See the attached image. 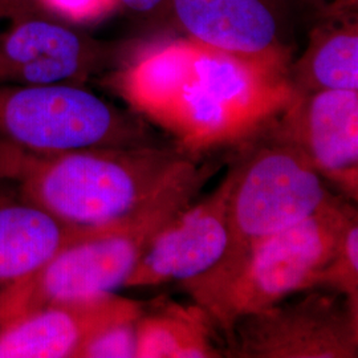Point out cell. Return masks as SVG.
Here are the masks:
<instances>
[{
  "mask_svg": "<svg viewBox=\"0 0 358 358\" xmlns=\"http://www.w3.org/2000/svg\"><path fill=\"white\" fill-rule=\"evenodd\" d=\"M195 162L155 143L43 152L0 138V183L78 226L131 217Z\"/></svg>",
  "mask_w": 358,
  "mask_h": 358,
  "instance_id": "6da1fadb",
  "label": "cell"
},
{
  "mask_svg": "<svg viewBox=\"0 0 358 358\" xmlns=\"http://www.w3.org/2000/svg\"><path fill=\"white\" fill-rule=\"evenodd\" d=\"M217 170L215 162H195L112 230L65 248L0 292V332L52 303L122 288L157 234L192 205Z\"/></svg>",
  "mask_w": 358,
  "mask_h": 358,
  "instance_id": "7a4b0ae2",
  "label": "cell"
},
{
  "mask_svg": "<svg viewBox=\"0 0 358 358\" xmlns=\"http://www.w3.org/2000/svg\"><path fill=\"white\" fill-rule=\"evenodd\" d=\"M250 140L252 146L234 164L226 254L215 268L180 284L195 303L229 280L257 244L312 217L337 198L292 143L266 127Z\"/></svg>",
  "mask_w": 358,
  "mask_h": 358,
  "instance_id": "3957f363",
  "label": "cell"
},
{
  "mask_svg": "<svg viewBox=\"0 0 358 358\" xmlns=\"http://www.w3.org/2000/svg\"><path fill=\"white\" fill-rule=\"evenodd\" d=\"M356 214L352 201L337 196L312 217L257 244L229 280L196 304L226 336L241 316L313 288L348 222Z\"/></svg>",
  "mask_w": 358,
  "mask_h": 358,
  "instance_id": "277c9868",
  "label": "cell"
},
{
  "mask_svg": "<svg viewBox=\"0 0 358 358\" xmlns=\"http://www.w3.org/2000/svg\"><path fill=\"white\" fill-rule=\"evenodd\" d=\"M0 138L43 152L154 143L136 115L84 85H0Z\"/></svg>",
  "mask_w": 358,
  "mask_h": 358,
  "instance_id": "5b68a950",
  "label": "cell"
},
{
  "mask_svg": "<svg viewBox=\"0 0 358 358\" xmlns=\"http://www.w3.org/2000/svg\"><path fill=\"white\" fill-rule=\"evenodd\" d=\"M226 357L357 358L358 309L320 287L234 321Z\"/></svg>",
  "mask_w": 358,
  "mask_h": 358,
  "instance_id": "8992f818",
  "label": "cell"
},
{
  "mask_svg": "<svg viewBox=\"0 0 358 358\" xmlns=\"http://www.w3.org/2000/svg\"><path fill=\"white\" fill-rule=\"evenodd\" d=\"M309 0H169L165 13L185 36L288 76L296 27Z\"/></svg>",
  "mask_w": 358,
  "mask_h": 358,
  "instance_id": "52a82bcc",
  "label": "cell"
},
{
  "mask_svg": "<svg viewBox=\"0 0 358 358\" xmlns=\"http://www.w3.org/2000/svg\"><path fill=\"white\" fill-rule=\"evenodd\" d=\"M117 52L52 13H29L0 26V85H85Z\"/></svg>",
  "mask_w": 358,
  "mask_h": 358,
  "instance_id": "ba28073f",
  "label": "cell"
},
{
  "mask_svg": "<svg viewBox=\"0 0 358 358\" xmlns=\"http://www.w3.org/2000/svg\"><path fill=\"white\" fill-rule=\"evenodd\" d=\"M266 128L292 143L346 199L358 198V90L294 94Z\"/></svg>",
  "mask_w": 358,
  "mask_h": 358,
  "instance_id": "9c48e42d",
  "label": "cell"
},
{
  "mask_svg": "<svg viewBox=\"0 0 358 358\" xmlns=\"http://www.w3.org/2000/svg\"><path fill=\"white\" fill-rule=\"evenodd\" d=\"M234 178L232 165L214 192L173 217L157 234L122 288L182 284L215 268L230 242L229 198Z\"/></svg>",
  "mask_w": 358,
  "mask_h": 358,
  "instance_id": "30bf717a",
  "label": "cell"
},
{
  "mask_svg": "<svg viewBox=\"0 0 358 358\" xmlns=\"http://www.w3.org/2000/svg\"><path fill=\"white\" fill-rule=\"evenodd\" d=\"M145 303L115 292L52 303L0 332V358H80L103 331L137 320Z\"/></svg>",
  "mask_w": 358,
  "mask_h": 358,
  "instance_id": "8fae6325",
  "label": "cell"
},
{
  "mask_svg": "<svg viewBox=\"0 0 358 358\" xmlns=\"http://www.w3.org/2000/svg\"><path fill=\"white\" fill-rule=\"evenodd\" d=\"M120 222L78 226L20 199L17 194L0 199V292L65 248L112 230Z\"/></svg>",
  "mask_w": 358,
  "mask_h": 358,
  "instance_id": "7c38bea8",
  "label": "cell"
},
{
  "mask_svg": "<svg viewBox=\"0 0 358 358\" xmlns=\"http://www.w3.org/2000/svg\"><path fill=\"white\" fill-rule=\"evenodd\" d=\"M196 50L198 44L187 38L159 41L118 72L115 87L136 110L165 128L194 76Z\"/></svg>",
  "mask_w": 358,
  "mask_h": 358,
  "instance_id": "4fadbf2b",
  "label": "cell"
},
{
  "mask_svg": "<svg viewBox=\"0 0 358 358\" xmlns=\"http://www.w3.org/2000/svg\"><path fill=\"white\" fill-rule=\"evenodd\" d=\"M288 80L296 96L358 90L357 13L319 16L306 51L289 65Z\"/></svg>",
  "mask_w": 358,
  "mask_h": 358,
  "instance_id": "5bb4252c",
  "label": "cell"
},
{
  "mask_svg": "<svg viewBox=\"0 0 358 358\" xmlns=\"http://www.w3.org/2000/svg\"><path fill=\"white\" fill-rule=\"evenodd\" d=\"M217 329L199 304L155 299L136 322L137 358L226 357Z\"/></svg>",
  "mask_w": 358,
  "mask_h": 358,
  "instance_id": "9a60e30c",
  "label": "cell"
},
{
  "mask_svg": "<svg viewBox=\"0 0 358 358\" xmlns=\"http://www.w3.org/2000/svg\"><path fill=\"white\" fill-rule=\"evenodd\" d=\"M315 287L345 296L349 304L358 309V214L348 222Z\"/></svg>",
  "mask_w": 358,
  "mask_h": 358,
  "instance_id": "2e32d148",
  "label": "cell"
},
{
  "mask_svg": "<svg viewBox=\"0 0 358 358\" xmlns=\"http://www.w3.org/2000/svg\"><path fill=\"white\" fill-rule=\"evenodd\" d=\"M137 320L118 324L100 333L83 349L80 358H137Z\"/></svg>",
  "mask_w": 358,
  "mask_h": 358,
  "instance_id": "e0dca14e",
  "label": "cell"
},
{
  "mask_svg": "<svg viewBox=\"0 0 358 358\" xmlns=\"http://www.w3.org/2000/svg\"><path fill=\"white\" fill-rule=\"evenodd\" d=\"M117 7V0H45L43 10L65 22L90 20Z\"/></svg>",
  "mask_w": 358,
  "mask_h": 358,
  "instance_id": "ac0fdd59",
  "label": "cell"
},
{
  "mask_svg": "<svg viewBox=\"0 0 358 358\" xmlns=\"http://www.w3.org/2000/svg\"><path fill=\"white\" fill-rule=\"evenodd\" d=\"M45 0H0V26L29 13L44 11Z\"/></svg>",
  "mask_w": 358,
  "mask_h": 358,
  "instance_id": "d6986e66",
  "label": "cell"
},
{
  "mask_svg": "<svg viewBox=\"0 0 358 358\" xmlns=\"http://www.w3.org/2000/svg\"><path fill=\"white\" fill-rule=\"evenodd\" d=\"M169 0H117V7L140 16L165 13Z\"/></svg>",
  "mask_w": 358,
  "mask_h": 358,
  "instance_id": "ffe728a7",
  "label": "cell"
},
{
  "mask_svg": "<svg viewBox=\"0 0 358 358\" xmlns=\"http://www.w3.org/2000/svg\"><path fill=\"white\" fill-rule=\"evenodd\" d=\"M316 16L357 13L358 0H309Z\"/></svg>",
  "mask_w": 358,
  "mask_h": 358,
  "instance_id": "44dd1931",
  "label": "cell"
},
{
  "mask_svg": "<svg viewBox=\"0 0 358 358\" xmlns=\"http://www.w3.org/2000/svg\"><path fill=\"white\" fill-rule=\"evenodd\" d=\"M13 187H10V186H7V185H4V183H0V199H3V198H6V196H8V195H11L13 194Z\"/></svg>",
  "mask_w": 358,
  "mask_h": 358,
  "instance_id": "7402d4cb",
  "label": "cell"
}]
</instances>
